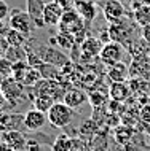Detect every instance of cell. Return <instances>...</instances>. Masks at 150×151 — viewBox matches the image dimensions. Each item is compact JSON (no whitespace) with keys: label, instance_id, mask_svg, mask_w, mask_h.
I'll use <instances>...</instances> for the list:
<instances>
[{"label":"cell","instance_id":"30","mask_svg":"<svg viewBox=\"0 0 150 151\" xmlns=\"http://www.w3.org/2000/svg\"><path fill=\"white\" fill-rule=\"evenodd\" d=\"M26 150L27 151H42V143L37 140H34V138H32V140L29 138L27 143H26Z\"/></svg>","mask_w":150,"mask_h":151},{"label":"cell","instance_id":"27","mask_svg":"<svg viewBox=\"0 0 150 151\" xmlns=\"http://www.w3.org/2000/svg\"><path fill=\"white\" fill-rule=\"evenodd\" d=\"M88 100L91 102L93 107H102V105L105 104V97L102 96V94H98V92H93V94H88Z\"/></svg>","mask_w":150,"mask_h":151},{"label":"cell","instance_id":"2","mask_svg":"<svg viewBox=\"0 0 150 151\" xmlns=\"http://www.w3.org/2000/svg\"><path fill=\"white\" fill-rule=\"evenodd\" d=\"M110 42H117L121 45H129L133 43V37H134V27L128 19H123L120 22L109 24L107 27Z\"/></svg>","mask_w":150,"mask_h":151},{"label":"cell","instance_id":"11","mask_svg":"<svg viewBox=\"0 0 150 151\" xmlns=\"http://www.w3.org/2000/svg\"><path fill=\"white\" fill-rule=\"evenodd\" d=\"M62 14H64V10L56 0L48 2L45 5V10H43V22H45L46 27H56L59 26Z\"/></svg>","mask_w":150,"mask_h":151},{"label":"cell","instance_id":"1","mask_svg":"<svg viewBox=\"0 0 150 151\" xmlns=\"http://www.w3.org/2000/svg\"><path fill=\"white\" fill-rule=\"evenodd\" d=\"M48 116V122L56 129H64L74 121V116H75V110L70 108L67 104H64L62 100L59 102H54L53 107L48 110L46 113Z\"/></svg>","mask_w":150,"mask_h":151},{"label":"cell","instance_id":"33","mask_svg":"<svg viewBox=\"0 0 150 151\" xmlns=\"http://www.w3.org/2000/svg\"><path fill=\"white\" fill-rule=\"evenodd\" d=\"M5 105H8V100H7V97H5V94H3V91L0 89V110L5 108Z\"/></svg>","mask_w":150,"mask_h":151},{"label":"cell","instance_id":"14","mask_svg":"<svg viewBox=\"0 0 150 151\" xmlns=\"http://www.w3.org/2000/svg\"><path fill=\"white\" fill-rule=\"evenodd\" d=\"M75 10H77V13L82 16V19L85 21L86 26H90L96 19V14H98V6H96V3L93 0H78Z\"/></svg>","mask_w":150,"mask_h":151},{"label":"cell","instance_id":"32","mask_svg":"<svg viewBox=\"0 0 150 151\" xmlns=\"http://www.w3.org/2000/svg\"><path fill=\"white\" fill-rule=\"evenodd\" d=\"M11 30V26L10 22H5V21H0V35L2 37H7V34Z\"/></svg>","mask_w":150,"mask_h":151},{"label":"cell","instance_id":"15","mask_svg":"<svg viewBox=\"0 0 150 151\" xmlns=\"http://www.w3.org/2000/svg\"><path fill=\"white\" fill-rule=\"evenodd\" d=\"M133 89L128 81H120V83H112L109 86V96L115 102H125L131 97Z\"/></svg>","mask_w":150,"mask_h":151},{"label":"cell","instance_id":"4","mask_svg":"<svg viewBox=\"0 0 150 151\" xmlns=\"http://www.w3.org/2000/svg\"><path fill=\"white\" fill-rule=\"evenodd\" d=\"M125 45L121 43H117V42H109L102 46V50L99 52V59L101 62L105 64L107 67H110L113 64H118V62H123V58H125Z\"/></svg>","mask_w":150,"mask_h":151},{"label":"cell","instance_id":"37","mask_svg":"<svg viewBox=\"0 0 150 151\" xmlns=\"http://www.w3.org/2000/svg\"><path fill=\"white\" fill-rule=\"evenodd\" d=\"M22 151H27V150H22Z\"/></svg>","mask_w":150,"mask_h":151},{"label":"cell","instance_id":"24","mask_svg":"<svg viewBox=\"0 0 150 151\" xmlns=\"http://www.w3.org/2000/svg\"><path fill=\"white\" fill-rule=\"evenodd\" d=\"M54 102L56 100L50 96H35L34 97V108H37L43 113H48V110L53 107Z\"/></svg>","mask_w":150,"mask_h":151},{"label":"cell","instance_id":"5","mask_svg":"<svg viewBox=\"0 0 150 151\" xmlns=\"http://www.w3.org/2000/svg\"><path fill=\"white\" fill-rule=\"evenodd\" d=\"M58 27H59V32H67V34L75 35L86 29V24L82 19V16L77 13V10H69V11H64Z\"/></svg>","mask_w":150,"mask_h":151},{"label":"cell","instance_id":"12","mask_svg":"<svg viewBox=\"0 0 150 151\" xmlns=\"http://www.w3.org/2000/svg\"><path fill=\"white\" fill-rule=\"evenodd\" d=\"M0 140L5 145H8L13 151H22L26 150V143L27 138L22 135L21 130H10V132H3Z\"/></svg>","mask_w":150,"mask_h":151},{"label":"cell","instance_id":"22","mask_svg":"<svg viewBox=\"0 0 150 151\" xmlns=\"http://www.w3.org/2000/svg\"><path fill=\"white\" fill-rule=\"evenodd\" d=\"M27 52L24 50V46H10L5 52V58L10 59L11 62H22V60H27Z\"/></svg>","mask_w":150,"mask_h":151},{"label":"cell","instance_id":"29","mask_svg":"<svg viewBox=\"0 0 150 151\" xmlns=\"http://www.w3.org/2000/svg\"><path fill=\"white\" fill-rule=\"evenodd\" d=\"M10 16V6L5 0H0V21H5Z\"/></svg>","mask_w":150,"mask_h":151},{"label":"cell","instance_id":"28","mask_svg":"<svg viewBox=\"0 0 150 151\" xmlns=\"http://www.w3.org/2000/svg\"><path fill=\"white\" fill-rule=\"evenodd\" d=\"M56 2L59 3L61 8H62L64 11H69V10H75L77 2H78V0H56Z\"/></svg>","mask_w":150,"mask_h":151},{"label":"cell","instance_id":"3","mask_svg":"<svg viewBox=\"0 0 150 151\" xmlns=\"http://www.w3.org/2000/svg\"><path fill=\"white\" fill-rule=\"evenodd\" d=\"M8 22H10L11 29L21 32V34L30 35V32L34 30V21L29 16L26 10H19V8H14V10L10 11V16H8Z\"/></svg>","mask_w":150,"mask_h":151},{"label":"cell","instance_id":"19","mask_svg":"<svg viewBox=\"0 0 150 151\" xmlns=\"http://www.w3.org/2000/svg\"><path fill=\"white\" fill-rule=\"evenodd\" d=\"M133 19L139 27H145L150 24V5H141L133 10Z\"/></svg>","mask_w":150,"mask_h":151},{"label":"cell","instance_id":"17","mask_svg":"<svg viewBox=\"0 0 150 151\" xmlns=\"http://www.w3.org/2000/svg\"><path fill=\"white\" fill-rule=\"evenodd\" d=\"M107 78L110 83H120V81H126L129 76V67L125 62H118V64H113L109 67L107 70Z\"/></svg>","mask_w":150,"mask_h":151},{"label":"cell","instance_id":"21","mask_svg":"<svg viewBox=\"0 0 150 151\" xmlns=\"http://www.w3.org/2000/svg\"><path fill=\"white\" fill-rule=\"evenodd\" d=\"M51 43H56L59 48H62V50H72L77 45L74 35L67 34V32H59L54 38H51Z\"/></svg>","mask_w":150,"mask_h":151},{"label":"cell","instance_id":"6","mask_svg":"<svg viewBox=\"0 0 150 151\" xmlns=\"http://www.w3.org/2000/svg\"><path fill=\"white\" fill-rule=\"evenodd\" d=\"M24 88H26V86H24L22 83H19L14 76H7V78L3 80L2 86H0V89H2L3 94H5V97H7L8 105H10V107L16 105V104H18V100L22 99Z\"/></svg>","mask_w":150,"mask_h":151},{"label":"cell","instance_id":"34","mask_svg":"<svg viewBox=\"0 0 150 151\" xmlns=\"http://www.w3.org/2000/svg\"><path fill=\"white\" fill-rule=\"evenodd\" d=\"M7 76H3V75H0V86H2V83H3V80H5Z\"/></svg>","mask_w":150,"mask_h":151},{"label":"cell","instance_id":"25","mask_svg":"<svg viewBox=\"0 0 150 151\" xmlns=\"http://www.w3.org/2000/svg\"><path fill=\"white\" fill-rule=\"evenodd\" d=\"M131 135H133V130L129 127H118L115 130V138L118 140V143H128Z\"/></svg>","mask_w":150,"mask_h":151},{"label":"cell","instance_id":"16","mask_svg":"<svg viewBox=\"0 0 150 151\" xmlns=\"http://www.w3.org/2000/svg\"><path fill=\"white\" fill-rule=\"evenodd\" d=\"M40 51L42 52H37V54L42 58L43 62H46V64L56 65V67H64V65L69 64L67 56L61 54V52L56 51L54 48H40Z\"/></svg>","mask_w":150,"mask_h":151},{"label":"cell","instance_id":"36","mask_svg":"<svg viewBox=\"0 0 150 151\" xmlns=\"http://www.w3.org/2000/svg\"><path fill=\"white\" fill-rule=\"evenodd\" d=\"M82 151H90V150H85V148H83V150H82Z\"/></svg>","mask_w":150,"mask_h":151},{"label":"cell","instance_id":"13","mask_svg":"<svg viewBox=\"0 0 150 151\" xmlns=\"http://www.w3.org/2000/svg\"><path fill=\"white\" fill-rule=\"evenodd\" d=\"M64 104H67L70 108H80L82 105H85L88 102V94L80 88H70L67 89V92L64 94V99H62Z\"/></svg>","mask_w":150,"mask_h":151},{"label":"cell","instance_id":"18","mask_svg":"<svg viewBox=\"0 0 150 151\" xmlns=\"http://www.w3.org/2000/svg\"><path fill=\"white\" fill-rule=\"evenodd\" d=\"M102 46H104V43L99 38H96V37H86L83 40V43L80 45V51L83 52V56H86L90 59L96 58V56L99 58V52L102 50Z\"/></svg>","mask_w":150,"mask_h":151},{"label":"cell","instance_id":"9","mask_svg":"<svg viewBox=\"0 0 150 151\" xmlns=\"http://www.w3.org/2000/svg\"><path fill=\"white\" fill-rule=\"evenodd\" d=\"M24 129V115L21 113H11L0 110V132H10V130H22Z\"/></svg>","mask_w":150,"mask_h":151},{"label":"cell","instance_id":"31","mask_svg":"<svg viewBox=\"0 0 150 151\" xmlns=\"http://www.w3.org/2000/svg\"><path fill=\"white\" fill-rule=\"evenodd\" d=\"M141 37H142V40L145 42V45H149L150 46V24L145 27H141Z\"/></svg>","mask_w":150,"mask_h":151},{"label":"cell","instance_id":"35","mask_svg":"<svg viewBox=\"0 0 150 151\" xmlns=\"http://www.w3.org/2000/svg\"><path fill=\"white\" fill-rule=\"evenodd\" d=\"M141 2H142L144 5H150V0H141Z\"/></svg>","mask_w":150,"mask_h":151},{"label":"cell","instance_id":"7","mask_svg":"<svg viewBox=\"0 0 150 151\" xmlns=\"http://www.w3.org/2000/svg\"><path fill=\"white\" fill-rule=\"evenodd\" d=\"M102 14L107 24H115L126 19V8L121 0H105L102 5Z\"/></svg>","mask_w":150,"mask_h":151},{"label":"cell","instance_id":"26","mask_svg":"<svg viewBox=\"0 0 150 151\" xmlns=\"http://www.w3.org/2000/svg\"><path fill=\"white\" fill-rule=\"evenodd\" d=\"M11 73H13V62L5 56H0V75L11 76Z\"/></svg>","mask_w":150,"mask_h":151},{"label":"cell","instance_id":"10","mask_svg":"<svg viewBox=\"0 0 150 151\" xmlns=\"http://www.w3.org/2000/svg\"><path fill=\"white\" fill-rule=\"evenodd\" d=\"M45 0H26V11L34 21L35 29L46 27L43 22V10H45Z\"/></svg>","mask_w":150,"mask_h":151},{"label":"cell","instance_id":"23","mask_svg":"<svg viewBox=\"0 0 150 151\" xmlns=\"http://www.w3.org/2000/svg\"><path fill=\"white\" fill-rule=\"evenodd\" d=\"M5 38H7V42L10 46H24V45L27 43V35H24V34H21V32H18L14 29H11L8 32Z\"/></svg>","mask_w":150,"mask_h":151},{"label":"cell","instance_id":"20","mask_svg":"<svg viewBox=\"0 0 150 151\" xmlns=\"http://www.w3.org/2000/svg\"><path fill=\"white\" fill-rule=\"evenodd\" d=\"M74 142L69 135L61 134L54 138V142L51 143V151H75L74 150Z\"/></svg>","mask_w":150,"mask_h":151},{"label":"cell","instance_id":"8","mask_svg":"<svg viewBox=\"0 0 150 151\" xmlns=\"http://www.w3.org/2000/svg\"><path fill=\"white\" fill-rule=\"evenodd\" d=\"M48 122V116L46 113L40 111L37 108L27 110L24 113V129L29 130V132H38L46 126Z\"/></svg>","mask_w":150,"mask_h":151}]
</instances>
